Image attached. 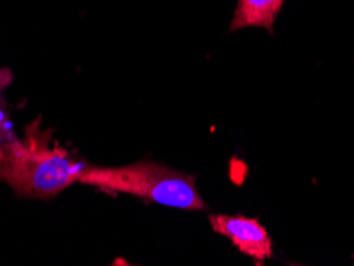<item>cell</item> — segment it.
I'll use <instances>...</instances> for the list:
<instances>
[{
    "instance_id": "cell-1",
    "label": "cell",
    "mask_w": 354,
    "mask_h": 266,
    "mask_svg": "<svg viewBox=\"0 0 354 266\" xmlns=\"http://www.w3.org/2000/svg\"><path fill=\"white\" fill-rule=\"evenodd\" d=\"M86 163L51 142L39 122L26 128L23 139L0 140V182L18 198L53 200L79 184Z\"/></svg>"
},
{
    "instance_id": "cell-2",
    "label": "cell",
    "mask_w": 354,
    "mask_h": 266,
    "mask_svg": "<svg viewBox=\"0 0 354 266\" xmlns=\"http://www.w3.org/2000/svg\"><path fill=\"white\" fill-rule=\"evenodd\" d=\"M79 184L107 193H123L174 209H207L196 189L195 175L157 161L139 160L123 166L88 164L79 177Z\"/></svg>"
},
{
    "instance_id": "cell-3",
    "label": "cell",
    "mask_w": 354,
    "mask_h": 266,
    "mask_svg": "<svg viewBox=\"0 0 354 266\" xmlns=\"http://www.w3.org/2000/svg\"><path fill=\"white\" fill-rule=\"evenodd\" d=\"M212 231L227 238L239 252L251 257L257 266H262L273 257L272 238L257 218L228 213H211Z\"/></svg>"
},
{
    "instance_id": "cell-4",
    "label": "cell",
    "mask_w": 354,
    "mask_h": 266,
    "mask_svg": "<svg viewBox=\"0 0 354 266\" xmlns=\"http://www.w3.org/2000/svg\"><path fill=\"white\" fill-rule=\"evenodd\" d=\"M286 0H238L228 32L248 28H262L273 34L274 21Z\"/></svg>"
},
{
    "instance_id": "cell-5",
    "label": "cell",
    "mask_w": 354,
    "mask_h": 266,
    "mask_svg": "<svg viewBox=\"0 0 354 266\" xmlns=\"http://www.w3.org/2000/svg\"><path fill=\"white\" fill-rule=\"evenodd\" d=\"M107 266H139V265H134V263H131V262H128L127 258L118 257V258H113L112 262L109 263Z\"/></svg>"
},
{
    "instance_id": "cell-6",
    "label": "cell",
    "mask_w": 354,
    "mask_h": 266,
    "mask_svg": "<svg viewBox=\"0 0 354 266\" xmlns=\"http://www.w3.org/2000/svg\"><path fill=\"white\" fill-rule=\"evenodd\" d=\"M289 266H305V265H299V263H289Z\"/></svg>"
}]
</instances>
